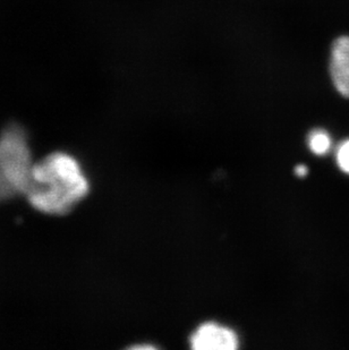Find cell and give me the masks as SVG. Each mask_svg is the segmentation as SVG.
Masks as SVG:
<instances>
[{"label": "cell", "mask_w": 349, "mask_h": 350, "mask_svg": "<svg viewBox=\"0 0 349 350\" xmlns=\"http://www.w3.org/2000/svg\"><path fill=\"white\" fill-rule=\"evenodd\" d=\"M89 182L79 161L65 152H53L34 163L25 196L43 215L70 213L89 192Z\"/></svg>", "instance_id": "1"}, {"label": "cell", "mask_w": 349, "mask_h": 350, "mask_svg": "<svg viewBox=\"0 0 349 350\" xmlns=\"http://www.w3.org/2000/svg\"><path fill=\"white\" fill-rule=\"evenodd\" d=\"M34 165L25 129L10 122L0 133V204L25 195Z\"/></svg>", "instance_id": "2"}, {"label": "cell", "mask_w": 349, "mask_h": 350, "mask_svg": "<svg viewBox=\"0 0 349 350\" xmlns=\"http://www.w3.org/2000/svg\"><path fill=\"white\" fill-rule=\"evenodd\" d=\"M190 342L195 350H234L240 345L234 331L212 322L202 324L192 334Z\"/></svg>", "instance_id": "3"}, {"label": "cell", "mask_w": 349, "mask_h": 350, "mask_svg": "<svg viewBox=\"0 0 349 350\" xmlns=\"http://www.w3.org/2000/svg\"><path fill=\"white\" fill-rule=\"evenodd\" d=\"M329 72L335 89L349 99V34L340 36L331 44Z\"/></svg>", "instance_id": "4"}, {"label": "cell", "mask_w": 349, "mask_h": 350, "mask_svg": "<svg viewBox=\"0 0 349 350\" xmlns=\"http://www.w3.org/2000/svg\"><path fill=\"white\" fill-rule=\"evenodd\" d=\"M309 146L316 156H324L331 148V137L326 131L316 129L309 136Z\"/></svg>", "instance_id": "5"}, {"label": "cell", "mask_w": 349, "mask_h": 350, "mask_svg": "<svg viewBox=\"0 0 349 350\" xmlns=\"http://www.w3.org/2000/svg\"><path fill=\"white\" fill-rule=\"evenodd\" d=\"M337 163L344 172L349 174V139L344 141L337 149Z\"/></svg>", "instance_id": "6"}, {"label": "cell", "mask_w": 349, "mask_h": 350, "mask_svg": "<svg viewBox=\"0 0 349 350\" xmlns=\"http://www.w3.org/2000/svg\"><path fill=\"white\" fill-rule=\"evenodd\" d=\"M295 174L298 177H305L307 175V167L303 165H297L296 168H295Z\"/></svg>", "instance_id": "7"}, {"label": "cell", "mask_w": 349, "mask_h": 350, "mask_svg": "<svg viewBox=\"0 0 349 350\" xmlns=\"http://www.w3.org/2000/svg\"><path fill=\"white\" fill-rule=\"evenodd\" d=\"M134 349H155L153 346H150V345H145V346H135V347H133Z\"/></svg>", "instance_id": "8"}]
</instances>
